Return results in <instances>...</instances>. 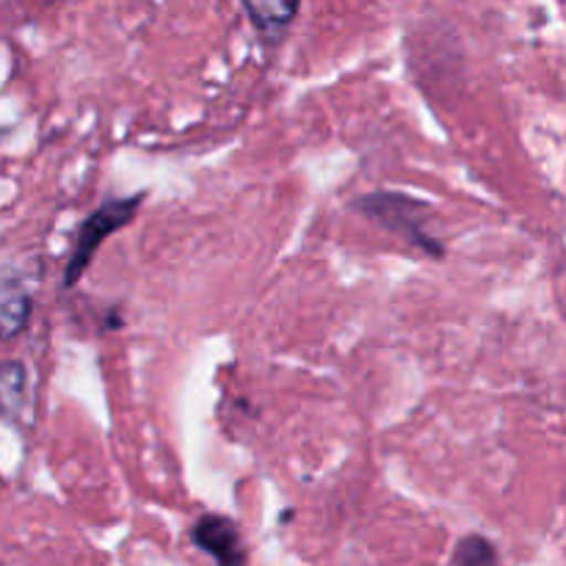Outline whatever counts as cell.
Wrapping results in <instances>:
<instances>
[{"mask_svg": "<svg viewBox=\"0 0 566 566\" xmlns=\"http://www.w3.org/2000/svg\"><path fill=\"white\" fill-rule=\"evenodd\" d=\"M354 210L363 213L368 221H374V224L381 227L385 232H390V235L409 241L415 249L429 254V258L440 260L442 254H446V247H442V243L429 232L431 208L423 202V199L412 197V193H401V191L365 193V197L354 199Z\"/></svg>", "mask_w": 566, "mask_h": 566, "instance_id": "obj_1", "label": "cell"}, {"mask_svg": "<svg viewBox=\"0 0 566 566\" xmlns=\"http://www.w3.org/2000/svg\"><path fill=\"white\" fill-rule=\"evenodd\" d=\"M28 403V368L20 359L0 363V418L17 420Z\"/></svg>", "mask_w": 566, "mask_h": 566, "instance_id": "obj_6", "label": "cell"}, {"mask_svg": "<svg viewBox=\"0 0 566 566\" xmlns=\"http://www.w3.org/2000/svg\"><path fill=\"white\" fill-rule=\"evenodd\" d=\"M191 545L224 566L249 562L241 525L227 514H202L191 528Z\"/></svg>", "mask_w": 566, "mask_h": 566, "instance_id": "obj_3", "label": "cell"}, {"mask_svg": "<svg viewBox=\"0 0 566 566\" xmlns=\"http://www.w3.org/2000/svg\"><path fill=\"white\" fill-rule=\"evenodd\" d=\"M33 293L14 265H0V343H11L28 329Z\"/></svg>", "mask_w": 566, "mask_h": 566, "instance_id": "obj_4", "label": "cell"}, {"mask_svg": "<svg viewBox=\"0 0 566 566\" xmlns=\"http://www.w3.org/2000/svg\"><path fill=\"white\" fill-rule=\"evenodd\" d=\"M497 562H501V553H497V547L481 534L462 536L451 553L453 566H490Z\"/></svg>", "mask_w": 566, "mask_h": 566, "instance_id": "obj_7", "label": "cell"}, {"mask_svg": "<svg viewBox=\"0 0 566 566\" xmlns=\"http://www.w3.org/2000/svg\"><path fill=\"white\" fill-rule=\"evenodd\" d=\"M147 202V191H138L133 197H108L81 221L75 230V241H72L70 260L64 265V282L61 285L70 291L83 280L86 269L92 265L97 249L108 241L114 232L125 230L133 219L138 216V208Z\"/></svg>", "mask_w": 566, "mask_h": 566, "instance_id": "obj_2", "label": "cell"}, {"mask_svg": "<svg viewBox=\"0 0 566 566\" xmlns=\"http://www.w3.org/2000/svg\"><path fill=\"white\" fill-rule=\"evenodd\" d=\"M241 3L265 44H280L302 9V0H241Z\"/></svg>", "mask_w": 566, "mask_h": 566, "instance_id": "obj_5", "label": "cell"}]
</instances>
